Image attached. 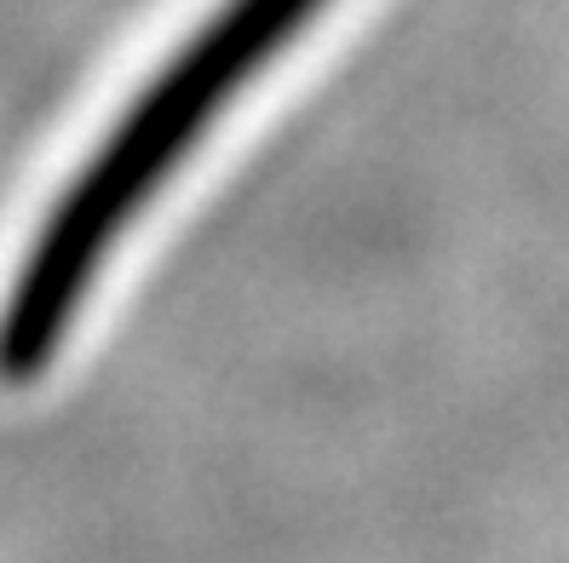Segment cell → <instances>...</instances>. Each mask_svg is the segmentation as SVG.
Masks as SVG:
<instances>
[{"instance_id":"obj_1","label":"cell","mask_w":569,"mask_h":563,"mask_svg":"<svg viewBox=\"0 0 569 563\" xmlns=\"http://www.w3.org/2000/svg\"><path fill=\"white\" fill-rule=\"evenodd\" d=\"M328 0H224L167 70L121 110V121L87 150L81 173L52 195L0 300V374L29 380L76 328L98 271L132 237L156 190L179 179L230 104L264 81V70L306 36Z\"/></svg>"}]
</instances>
